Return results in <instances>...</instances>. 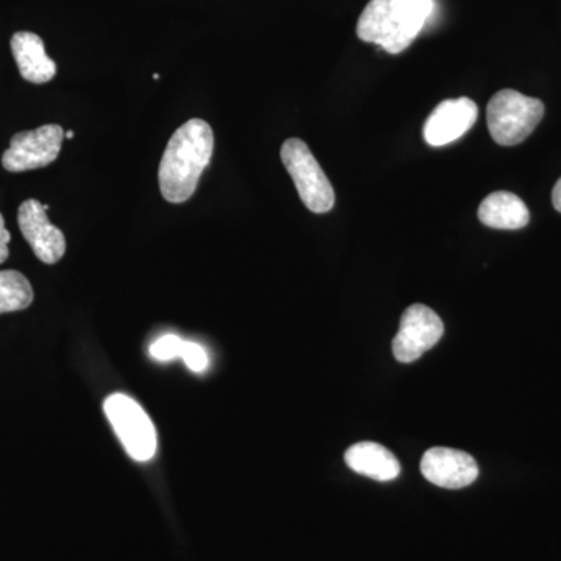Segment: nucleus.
<instances>
[{"label": "nucleus", "instance_id": "nucleus-6", "mask_svg": "<svg viewBox=\"0 0 561 561\" xmlns=\"http://www.w3.org/2000/svg\"><path fill=\"white\" fill-rule=\"evenodd\" d=\"M62 139L65 130L55 124L18 133L11 138L10 147L3 153V169L18 173L46 168L60 154Z\"/></svg>", "mask_w": 561, "mask_h": 561}, {"label": "nucleus", "instance_id": "nucleus-2", "mask_svg": "<svg viewBox=\"0 0 561 561\" xmlns=\"http://www.w3.org/2000/svg\"><path fill=\"white\" fill-rule=\"evenodd\" d=\"M432 10V0H370L357 22V36L387 54H401L423 31Z\"/></svg>", "mask_w": 561, "mask_h": 561}, {"label": "nucleus", "instance_id": "nucleus-15", "mask_svg": "<svg viewBox=\"0 0 561 561\" xmlns=\"http://www.w3.org/2000/svg\"><path fill=\"white\" fill-rule=\"evenodd\" d=\"M184 341H181L176 335H164L158 339L157 342L151 343L149 348L150 356L154 360L168 362L181 357V350H183Z\"/></svg>", "mask_w": 561, "mask_h": 561}, {"label": "nucleus", "instance_id": "nucleus-14", "mask_svg": "<svg viewBox=\"0 0 561 561\" xmlns=\"http://www.w3.org/2000/svg\"><path fill=\"white\" fill-rule=\"evenodd\" d=\"M31 280L16 271L0 272V313L22 311L33 302Z\"/></svg>", "mask_w": 561, "mask_h": 561}, {"label": "nucleus", "instance_id": "nucleus-10", "mask_svg": "<svg viewBox=\"0 0 561 561\" xmlns=\"http://www.w3.org/2000/svg\"><path fill=\"white\" fill-rule=\"evenodd\" d=\"M478 105L468 98L442 102L424 124V140L431 147H443L461 138L478 119Z\"/></svg>", "mask_w": 561, "mask_h": 561}, {"label": "nucleus", "instance_id": "nucleus-4", "mask_svg": "<svg viewBox=\"0 0 561 561\" xmlns=\"http://www.w3.org/2000/svg\"><path fill=\"white\" fill-rule=\"evenodd\" d=\"M280 160L306 208L316 214L330 213L334 208V187L305 140L287 139L280 149Z\"/></svg>", "mask_w": 561, "mask_h": 561}, {"label": "nucleus", "instance_id": "nucleus-17", "mask_svg": "<svg viewBox=\"0 0 561 561\" xmlns=\"http://www.w3.org/2000/svg\"><path fill=\"white\" fill-rule=\"evenodd\" d=\"M11 241L10 231L5 228V220L0 214V264H3L10 256L9 243Z\"/></svg>", "mask_w": 561, "mask_h": 561}, {"label": "nucleus", "instance_id": "nucleus-1", "mask_svg": "<svg viewBox=\"0 0 561 561\" xmlns=\"http://www.w3.org/2000/svg\"><path fill=\"white\" fill-rule=\"evenodd\" d=\"M214 153V133L202 119H191L173 133L160 162V190L171 203L190 201Z\"/></svg>", "mask_w": 561, "mask_h": 561}, {"label": "nucleus", "instance_id": "nucleus-9", "mask_svg": "<svg viewBox=\"0 0 561 561\" xmlns=\"http://www.w3.org/2000/svg\"><path fill=\"white\" fill-rule=\"evenodd\" d=\"M421 472L434 485L459 490L479 478V467L470 454L453 448L427 449L421 459Z\"/></svg>", "mask_w": 561, "mask_h": 561}, {"label": "nucleus", "instance_id": "nucleus-11", "mask_svg": "<svg viewBox=\"0 0 561 561\" xmlns=\"http://www.w3.org/2000/svg\"><path fill=\"white\" fill-rule=\"evenodd\" d=\"M11 54H13L22 79L31 81V83H49L57 73V65L46 54L43 39L36 33H14L11 38Z\"/></svg>", "mask_w": 561, "mask_h": 561}, {"label": "nucleus", "instance_id": "nucleus-3", "mask_svg": "<svg viewBox=\"0 0 561 561\" xmlns=\"http://www.w3.org/2000/svg\"><path fill=\"white\" fill-rule=\"evenodd\" d=\"M542 116L545 105L541 101L513 90L497 92L486 106V124L491 138L504 147L518 146L529 138Z\"/></svg>", "mask_w": 561, "mask_h": 561}, {"label": "nucleus", "instance_id": "nucleus-12", "mask_svg": "<svg viewBox=\"0 0 561 561\" xmlns=\"http://www.w3.org/2000/svg\"><path fill=\"white\" fill-rule=\"evenodd\" d=\"M350 470L367 476L373 481L390 482L400 476V460L386 446L375 442H360L345 453Z\"/></svg>", "mask_w": 561, "mask_h": 561}, {"label": "nucleus", "instance_id": "nucleus-18", "mask_svg": "<svg viewBox=\"0 0 561 561\" xmlns=\"http://www.w3.org/2000/svg\"><path fill=\"white\" fill-rule=\"evenodd\" d=\"M552 205L553 208L561 213V179L557 181L556 187L552 191Z\"/></svg>", "mask_w": 561, "mask_h": 561}, {"label": "nucleus", "instance_id": "nucleus-7", "mask_svg": "<svg viewBox=\"0 0 561 561\" xmlns=\"http://www.w3.org/2000/svg\"><path fill=\"white\" fill-rule=\"evenodd\" d=\"M445 332V324L437 312L424 305H412L402 313L400 331L391 343L394 359L402 364L419 360L434 348Z\"/></svg>", "mask_w": 561, "mask_h": 561}, {"label": "nucleus", "instance_id": "nucleus-19", "mask_svg": "<svg viewBox=\"0 0 561 561\" xmlns=\"http://www.w3.org/2000/svg\"><path fill=\"white\" fill-rule=\"evenodd\" d=\"M73 136H76V135H73V131H72V130H69V131H66V133H65V138L72 139V138H73Z\"/></svg>", "mask_w": 561, "mask_h": 561}, {"label": "nucleus", "instance_id": "nucleus-16", "mask_svg": "<svg viewBox=\"0 0 561 561\" xmlns=\"http://www.w3.org/2000/svg\"><path fill=\"white\" fill-rule=\"evenodd\" d=\"M181 359L187 365V368L194 373H203L208 368L209 359L206 351L194 342L184 341L181 350Z\"/></svg>", "mask_w": 561, "mask_h": 561}, {"label": "nucleus", "instance_id": "nucleus-13", "mask_svg": "<svg viewBox=\"0 0 561 561\" xmlns=\"http://www.w3.org/2000/svg\"><path fill=\"white\" fill-rule=\"evenodd\" d=\"M479 220L494 230H522L530 220L526 203L512 192H493L479 206Z\"/></svg>", "mask_w": 561, "mask_h": 561}, {"label": "nucleus", "instance_id": "nucleus-8", "mask_svg": "<svg viewBox=\"0 0 561 561\" xmlns=\"http://www.w3.org/2000/svg\"><path fill=\"white\" fill-rule=\"evenodd\" d=\"M49 206L31 198L22 203L18 224L33 253L44 264H57L65 256L66 239L61 230L50 224L47 217Z\"/></svg>", "mask_w": 561, "mask_h": 561}, {"label": "nucleus", "instance_id": "nucleus-5", "mask_svg": "<svg viewBox=\"0 0 561 561\" xmlns=\"http://www.w3.org/2000/svg\"><path fill=\"white\" fill-rule=\"evenodd\" d=\"M106 416L131 459L149 461L157 453V431L138 402L124 393L106 398Z\"/></svg>", "mask_w": 561, "mask_h": 561}]
</instances>
